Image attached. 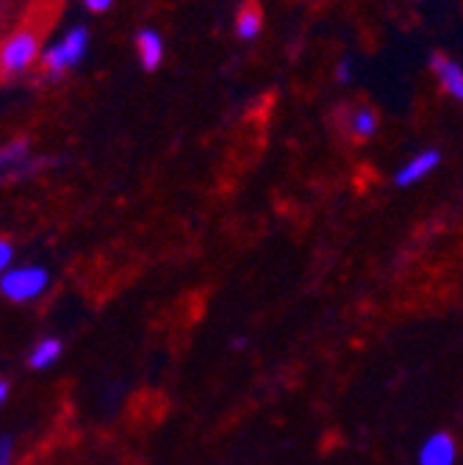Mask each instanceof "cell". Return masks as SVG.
<instances>
[{
    "label": "cell",
    "mask_w": 463,
    "mask_h": 465,
    "mask_svg": "<svg viewBox=\"0 0 463 465\" xmlns=\"http://www.w3.org/2000/svg\"><path fill=\"white\" fill-rule=\"evenodd\" d=\"M89 50V31L84 25L67 28L53 45L42 50V70L47 78H62L65 73L75 70Z\"/></svg>",
    "instance_id": "1"
},
{
    "label": "cell",
    "mask_w": 463,
    "mask_h": 465,
    "mask_svg": "<svg viewBox=\"0 0 463 465\" xmlns=\"http://www.w3.org/2000/svg\"><path fill=\"white\" fill-rule=\"evenodd\" d=\"M39 55V36L34 28H17L15 34L6 36L4 47H0V73L4 78L23 75L34 67Z\"/></svg>",
    "instance_id": "2"
},
{
    "label": "cell",
    "mask_w": 463,
    "mask_h": 465,
    "mask_svg": "<svg viewBox=\"0 0 463 465\" xmlns=\"http://www.w3.org/2000/svg\"><path fill=\"white\" fill-rule=\"evenodd\" d=\"M47 282H50V274L45 266H36V263L12 266L9 272H4V277H0V291H4L6 300L25 305L45 294Z\"/></svg>",
    "instance_id": "3"
},
{
    "label": "cell",
    "mask_w": 463,
    "mask_h": 465,
    "mask_svg": "<svg viewBox=\"0 0 463 465\" xmlns=\"http://www.w3.org/2000/svg\"><path fill=\"white\" fill-rule=\"evenodd\" d=\"M441 163V153L438 150H422L417 155H411L405 161L397 172H394V186L399 189H408V186H417L419 181H425L428 174Z\"/></svg>",
    "instance_id": "4"
},
{
    "label": "cell",
    "mask_w": 463,
    "mask_h": 465,
    "mask_svg": "<svg viewBox=\"0 0 463 465\" xmlns=\"http://www.w3.org/2000/svg\"><path fill=\"white\" fill-rule=\"evenodd\" d=\"M0 166H4L9 178H25L28 172H34L39 166V161L34 158L25 139H15L4 147V153H0Z\"/></svg>",
    "instance_id": "5"
},
{
    "label": "cell",
    "mask_w": 463,
    "mask_h": 465,
    "mask_svg": "<svg viewBox=\"0 0 463 465\" xmlns=\"http://www.w3.org/2000/svg\"><path fill=\"white\" fill-rule=\"evenodd\" d=\"M430 70H433L436 81L441 84V89H444L452 100L463 103V67H460L458 62H452L449 55L436 53V55L430 58Z\"/></svg>",
    "instance_id": "6"
},
{
    "label": "cell",
    "mask_w": 463,
    "mask_h": 465,
    "mask_svg": "<svg viewBox=\"0 0 463 465\" xmlns=\"http://www.w3.org/2000/svg\"><path fill=\"white\" fill-rule=\"evenodd\" d=\"M455 457H458V449L447 432L430 435L419 449V465H455Z\"/></svg>",
    "instance_id": "7"
},
{
    "label": "cell",
    "mask_w": 463,
    "mask_h": 465,
    "mask_svg": "<svg viewBox=\"0 0 463 465\" xmlns=\"http://www.w3.org/2000/svg\"><path fill=\"white\" fill-rule=\"evenodd\" d=\"M136 45V55H139V62L147 73L158 70L161 62H164V39L156 28H142L134 39Z\"/></svg>",
    "instance_id": "8"
},
{
    "label": "cell",
    "mask_w": 463,
    "mask_h": 465,
    "mask_svg": "<svg viewBox=\"0 0 463 465\" xmlns=\"http://www.w3.org/2000/svg\"><path fill=\"white\" fill-rule=\"evenodd\" d=\"M62 352H65V343H62L59 338H53V335L39 338V341L34 343V349H31V355H28V366L36 369V371H45V369H50L53 363H59Z\"/></svg>",
    "instance_id": "9"
},
{
    "label": "cell",
    "mask_w": 463,
    "mask_h": 465,
    "mask_svg": "<svg viewBox=\"0 0 463 465\" xmlns=\"http://www.w3.org/2000/svg\"><path fill=\"white\" fill-rule=\"evenodd\" d=\"M377 111L369 108V105H358L353 108L350 114H347V134H350L353 139H372L377 134Z\"/></svg>",
    "instance_id": "10"
},
{
    "label": "cell",
    "mask_w": 463,
    "mask_h": 465,
    "mask_svg": "<svg viewBox=\"0 0 463 465\" xmlns=\"http://www.w3.org/2000/svg\"><path fill=\"white\" fill-rule=\"evenodd\" d=\"M261 28H264V15H261V9H258L256 4L242 6L239 15H237V36H239L242 42H253V39L261 34Z\"/></svg>",
    "instance_id": "11"
},
{
    "label": "cell",
    "mask_w": 463,
    "mask_h": 465,
    "mask_svg": "<svg viewBox=\"0 0 463 465\" xmlns=\"http://www.w3.org/2000/svg\"><path fill=\"white\" fill-rule=\"evenodd\" d=\"M12 258H15L12 242H9V239H4V242H0V269L9 272V269H12Z\"/></svg>",
    "instance_id": "12"
},
{
    "label": "cell",
    "mask_w": 463,
    "mask_h": 465,
    "mask_svg": "<svg viewBox=\"0 0 463 465\" xmlns=\"http://www.w3.org/2000/svg\"><path fill=\"white\" fill-rule=\"evenodd\" d=\"M84 6L92 12V15H103L114 6V0H84Z\"/></svg>",
    "instance_id": "13"
},
{
    "label": "cell",
    "mask_w": 463,
    "mask_h": 465,
    "mask_svg": "<svg viewBox=\"0 0 463 465\" xmlns=\"http://www.w3.org/2000/svg\"><path fill=\"white\" fill-rule=\"evenodd\" d=\"M0 465H12V438L4 435L0 440Z\"/></svg>",
    "instance_id": "14"
},
{
    "label": "cell",
    "mask_w": 463,
    "mask_h": 465,
    "mask_svg": "<svg viewBox=\"0 0 463 465\" xmlns=\"http://www.w3.org/2000/svg\"><path fill=\"white\" fill-rule=\"evenodd\" d=\"M353 78V64L350 62H347V58H344V62L338 64V81L341 84H347V81H350Z\"/></svg>",
    "instance_id": "15"
},
{
    "label": "cell",
    "mask_w": 463,
    "mask_h": 465,
    "mask_svg": "<svg viewBox=\"0 0 463 465\" xmlns=\"http://www.w3.org/2000/svg\"><path fill=\"white\" fill-rule=\"evenodd\" d=\"M9 399V380L4 377V380H0V401H6Z\"/></svg>",
    "instance_id": "16"
}]
</instances>
